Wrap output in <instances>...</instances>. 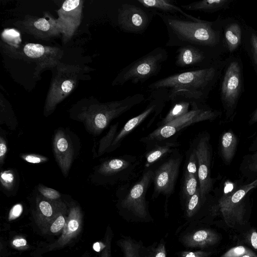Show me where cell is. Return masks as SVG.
Masks as SVG:
<instances>
[{
  "label": "cell",
  "instance_id": "cell-2",
  "mask_svg": "<svg viewBox=\"0 0 257 257\" xmlns=\"http://www.w3.org/2000/svg\"><path fill=\"white\" fill-rule=\"evenodd\" d=\"M225 63L226 59L219 58L207 68L179 72L160 79L149 84L148 88L168 89L169 101L183 98L205 103L222 74Z\"/></svg>",
  "mask_w": 257,
  "mask_h": 257
},
{
  "label": "cell",
  "instance_id": "cell-21",
  "mask_svg": "<svg viewBox=\"0 0 257 257\" xmlns=\"http://www.w3.org/2000/svg\"><path fill=\"white\" fill-rule=\"evenodd\" d=\"M222 28L225 50L233 54L242 45L244 27L238 20L228 18L222 19Z\"/></svg>",
  "mask_w": 257,
  "mask_h": 257
},
{
  "label": "cell",
  "instance_id": "cell-13",
  "mask_svg": "<svg viewBox=\"0 0 257 257\" xmlns=\"http://www.w3.org/2000/svg\"><path fill=\"white\" fill-rule=\"evenodd\" d=\"M191 145L193 147L198 159V179L201 195L207 197L213 190L215 180L211 177V170L213 150L210 135L206 131L200 133Z\"/></svg>",
  "mask_w": 257,
  "mask_h": 257
},
{
  "label": "cell",
  "instance_id": "cell-8",
  "mask_svg": "<svg viewBox=\"0 0 257 257\" xmlns=\"http://www.w3.org/2000/svg\"><path fill=\"white\" fill-rule=\"evenodd\" d=\"M168 54L164 48L159 47L122 68L112 82L113 85H122L127 82L142 83L157 75Z\"/></svg>",
  "mask_w": 257,
  "mask_h": 257
},
{
  "label": "cell",
  "instance_id": "cell-38",
  "mask_svg": "<svg viewBox=\"0 0 257 257\" xmlns=\"http://www.w3.org/2000/svg\"><path fill=\"white\" fill-rule=\"evenodd\" d=\"M21 158L25 161L32 164L43 163L48 160V158L45 156L34 154H23Z\"/></svg>",
  "mask_w": 257,
  "mask_h": 257
},
{
  "label": "cell",
  "instance_id": "cell-44",
  "mask_svg": "<svg viewBox=\"0 0 257 257\" xmlns=\"http://www.w3.org/2000/svg\"><path fill=\"white\" fill-rule=\"evenodd\" d=\"M22 210V205L21 204H17L12 208L10 213V216L12 217V218L17 217L20 215Z\"/></svg>",
  "mask_w": 257,
  "mask_h": 257
},
{
  "label": "cell",
  "instance_id": "cell-40",
  "mask_svg": "<svg viewBox=\"0 0 257 257\" xmlns=\"http://www.w3.org/2000/svg\"><path fill=\"white\" fill-rule=\"evenodd\" d=\"M153 249L150 251L148 250L147 257H166V250L163 242L159 244L155 250Z\"/></svg>",
  "mask_w": 257,
  "mask_h": 257
},
{
  "label": "cell",
  "instance_id": "cell-22",
  "mask_svg": "<svg viewBox=\"0 0 257 257\" xmlns=\"http://www.w3.org/2000/svg\"><path fill=\"white\" fill-rule=\"evenodd\" d=\"M220 239L219 234L215 231L210 229H201L184 235L182 242L188 247H206L217 244Z\"/></svg>",
  "mask_w": 257,
  "mask_h": 257
},
{
  "label": "cell",
  "instance_id": "cell-33",
  "mask_svg": "<svg viewBox=\"0 0 257 257\" xmlns=\"http://www.w3.org/2000/svg\"><path fill=\"white\" fill-rule=\"evenodd\" d=\"M246 254L252 257H257L255 252L244 245H238L232 247L220 257H241Z\"/></svg>",
  "mask_w": 257,
  "mask_h": 257
},
{
  "label": "cell",
  "instance_id": "cell-23",
  "mask_svg": "<svg viewBox=\"0 0 257 257\" xmlns=\"http://www.w3.org/2000/svg\"><path fill=\"white\" fill-rule=\"evenodd\" d=\"M144 7L153 11L155 13H160L170 15H180L187 19L196 21L199 19L184 11L181 7L172 0H137Z\"/></svg>",
  "mask_w": 257,
  "mask_h": 257
},
{
  "label": "cell",
  "instance_id": "cell-49",
  "mask_svg": "<svg viewBox=\"0 0 257 257\" xmlns=\"http://www.w3.org/2000/svg\"><path fill=\"white\" fill-rule=\"evenodd\" d=\"M93 248L94 250L97 252L100 250V244L99 242H96L93 244Z\"/></svg>",
  "mask_w": 257,
  "mask_h": 257
},
{
  "label": "cell",
  "instance_id": "cell-45",
  "mask_svg": "<svg viewBox=\"0 0 257 257\" xmlns=\"http://www.w3.org/2000/svg\"><path fill=\"white\" fill-rule=\"evenodd\" d=\"M257 122V108L251 113L248 123L249 125H252Z\"/></svg>",
  "mask_w": 257,
  "mask_h": 257
},
{
  "label": "cell",
  "instance_id": "cell-18",
  "mask_svg": "<svg viewBox=\"0 0 257 257\" xmlns=\"http://www.w3.org/2000/svg\"><path fill=\"white\" fill-rule=\"evenodd\" d=\"M24 30L37 38L48 39L61 34L57 20L49 13L42 18L27 17L22 22Z\"/></svg>",
  "mask_w": 257,
  "mask_h": 257
},
{
  "label": "cell",
  "instance_id": "cell-42",
  "mask_svg": "<svg viewBox=\"0 0 257 257\" xmlns=\"http://www.w3.org/2000/svg\"><path fill=\"white\" fill-rule=\"evenodd\" d=\"M65 219L63 216H59L53 222L51 226V231L55 233L59 231L64 226Z\"/></svg>",
  "mask_w": 257,
  "mask_h": 257
},
{
  "label": "cell",
  "instance_id": "cell-15",
  "mask_svg": "<svg viewBox=\"0 0 257 257\" xmlns=\"http://www.w3.org/2000/svg\"><path fill=\"white\" fill-rule=\"evenodd\" d=\"M83 2L81 0L65 1L57 11V22L64 43L71 38L81 23Z\"/></svg>",
  "mask_w": 257,
  "mask_h": 257
},
{
  "label": "cell",
  "instance_id": "cell-26",
  "mask_svg": "<svg viewBox=\"0 0 257 257\" xmlns=\"http://www.w3.org/2000/svg\"><path fill=\"white\" fill-rule=\"evenodd\" d=\"M194 102L183 98H176L172 100L171 107L165 117L158 123L157 127L164 126L186 114L191 110Z\"/></svg>",
  "mask_w": 257,
  "mask_h": 257
},
{
  "label": "cell",
  "instance_id": "cell-48",
  "mask_svg": "<svg viewBox=\"0 0 257 257\" xmlns=\"http://www.w3.org/2000/svg\"><path fill=\"white\" fill-rule=\"evenodd\" d=\"M13 244L16 246H25L26 243V240L24 239H16L14 240L13 242Z\"/></svg>",
  "mask_w": 257,
  "mask_h": 257
},
{
  "label": "cell",
  "instance_id": "cell-27",
  "mask_svg": "<svg viewBox=\"0 0 257 257\" xmlns=\"http://www.w3.org/2000/svg\"><path fill=\"white\" fill-rule=\"evenodd\" d=\"M199 188L198 171L184 168L180 190L181 200L183 204Z\"/></svg>",
  "mask_w": 257,
  "mask_h": 257
},
{
  "label": "cell",
  "instance_id": "cell-20",
  "mask_svg": "<svg viewBox=\"0 0 257 257\" xmlns=\"http://www.w3.org/2000/svg\"><path fill=\"white\" fill-rule=\"evenodd\" d=\"M180 144L174 138L146 145L145 168H150L177 150Z\"/></svg>",
  "mask_w": 257,
  "mask_h": 257
},
{
  "label": "cell",
  "instance_id": "cell-12",
  "mask_svg": "<svg viewBox=\"0 0 257 257\" xmlns=\"http://www.w3.org/2000/svg\"><path fill=\"white\" fill-rule=\"evenodd\" d=\"M148 100L149 103L145 109L129 119L118 132L107 153L116 150L125 137L147 119L151 116L156 117L161 114L166 103L169 101L168 89L150 90Z\"/></svg>",
  "mask_w": 257,
  "mask_h": 257
},
{
  "label": "cell",
  "instance_id": "cell-39",
  "mask_svg": "<svg viewBox=\"0 0 257 257\" xmlns=\"http://www.w3.org/2000/svg\"><path fill=\"white\" fill-rule=\"evenodd\" d=\"M39 207L41 212L44 215L50 217L52 215V205L48 200H41L39 203Z\"/></svg>",
  "mask_w": 257,
  "mask_h": 257
},
{
  "label": "cell",
  "instance_id": "cell-43",
  "mask_svg": "<svg viewBox=\"0 0 257 257\" xmlns=\"http://www.w3.org/2000/svg\"><path fill=\"white\" fill-rule=\"evenodd\" d=\"M7 152V145L5 139L0 137V164L2 166L4 163L5 156Z\"/></svg>",
  "mask_w": 257,
  "mask_h": 257
},
{
  "label": "cell",
  "instance_id": "cell-11",
  "mask_svg": "<svg viewBox=\"0 0 257 257\" xmlns=\"http://www.w3.org/2000/svg\"><path fill=\"white\" fill-rule=\"evenodd\" d=\"M183 158V155L177 150L153 169L152 199L163 195L168 199L174 193Z\"/></svg>",
  "mask_w": 257,
  "mask_h": 257
},
{
  "label": "cell",
  "instance_id": "cell-32",
  "mask_svg": "<svg viewBox=\"0 0 257 257\" xmlns=\"http://www.w3.org/2000/svg\"><path fill=\"white\" fill-rule=\"evenodd\" d=\"M118 122L111 125L106 134L100 140L97 156H101L105 153H107L118 133Z\"/></svg>",
  "mask_w": 257,
  "mask_h": 257
},
{
  "label": "cell",
  "instance_id": "cell-46",
  "mask_svg": "<svg viewBox=\"0 0 257 257\" xmlns=\"http://www.w3.org/2000/svg\"><path fill=\"white\" fill-rule=\"evenodd\" d=\"M78 223L75 220H71L68 223V228L72 231L76 230L78 227Z\"/></svg>",
  "mask_w": 257,
  "mask_h": 257
},
{
  "label": "cell",
  "instance_id": "cell-31",
  "mask_svg": "<svg viewBox=\"0 0 257 257\" xmlns=\"http://www.w3.org/2000/svg\"><path fill=\"white\" fill-rule=\"evenodd\" d=\"M122 245L124 257H147V249L143 248V246L139 244L135 240L124 239Z\"/></svg>",
  "mask_w": 257,
  "mask_h": 257
},
{
  "label": "cell",
  "instance_id": "cell-50",
  "mask_svg": "<svg viewBox=\"0 0 257 257\" xmlns=\"http://www.w3.org/2000/svg\"><path fill=\"white\" fill-rule=\"evenodd\" d=\"M241 257H252V256L251 255H248V254H246V255H244L242 256H241Z\"/></svg>",
  "mask_w": 257,
  "mask_h": 257
},
{
  "label": "cell",
  "instance_id": "cell-35",
  "mask_svg": "<svg viewBox=\"0 0 257 257\" xmlns=\"http://www.w3.org/2000/svg\"><path fill=\"white\" fill-rule=\"evenodd\" d=\"M243 241L257 252V230L251 228L243 234Z\"/></svg>",
  "mask_w": 257,
  "mask_h": 257
},
{
  "label": "cell",
  "instance_id": "cell-17",
  "mask_svg": "<svg viewBox=\"0 0 257 257\" xmlns=\"http://www.w3.org/2000/svg\"><path fill=\"white\" fill-rule=\"evenodd\" d=\"M23 52L26 56L36 63L40 71L57 66L63 55V51L57 47L36 43L27 44L24 47Z\"/></svg>",
  "mask_w": 257,
  "mask_h": 257
},
{
  "label": "cell",
  "instance_id": "cell-41",
  "mask_svg": "<svg viewBox=\"0 0 257 257\" xmlns=\"http://www.w3.org/2000/svg\"><path fill=\"white\" fill-rule=\"evenodd\" d=\"M213 253V251H185L181 253L182 257H209Z\"/></svg>",
  "mask_w": 257,
  "mask_h": 257
},
{
  "label": "cell",
  "instance_id": "cell-9",
  "mask_svg": "<svg viewBox=\"0 0 257 257\" xmlns=\"http://www.w3.org/2000/svg\"><path fill=\"white\" fill-rule=\"evenodd\" d=\"M156 16L137 0H122L116 9L115 22L123 32L143 34Z\"/></svg>",
  "mask_w": 257,
  "mask_h": 257
},
{
  "label": "cell",
  "instance_id": "cell-34",
  "mask_svg": "<svg viewBox=\"0 0 257 257\" xmlns=\"http://www.w3.org/2000/svg\"><path fill=\"white\" fill-rule=\"evenodd\" d=\"M20 33L14 29H6L2 34L4 41L12 46L18 47L21 42Z\"/></svg>",
  "mask_w": 257,
  "mask_h": 257
},
{
  "label": "cell",
  "instance_id": "cell-3",
  "mask_svg": "<svg viewBox=\"0 0 257 257\" xmlns=\"http://www.w3.org/2000/svg\"><path fill=\"white\" fill-rule=\"evenodd\" d=\"M144 100V94L136 93L121 100L105 103L96 102L82 106L72 117L82 122L89 133L98 136L113 119L140 104Z\"/></svg>",
  "mask_w": 257,
  "mask_h": 257
},
{
  "label": "cell",
  "instance_id": "cell-1",
  "mask_svg": "<svg viewBox=\"0 0 257 257\" xmlns=\"http://www.w3.org/2000/svg\"><path fill=\"white\" fill-rule=\"evenodd\" d=\"M164 23L168 36L167 47L193 46L216 58L225 51L220 17L213 21H194L180 15L156 13Z\"/></svg>",
  "mask_w": 257,
  "mask_h": 257
},
{
  "label": "cell",
  "instance_id": "cell-4",
  "mask_svg": "<svg viewBox=\"0 0 257 257\" xmlns=\"http://www.w3.org/2000/svg\"><path fill=\"white\" fill-rule=\"evenodd\" d=\"M243 90L242 61L239 57L230 56L226 59L220 83V96L224 113V123L231 122L234 119Z\"/></svg>",
  "mask_w": 257,
  "mask_h": 257
},
{
  "label": "cell",
  "instance_id": "cell-14",
  "mask_svg": "<svg viewBox=\"0 0 257 257\" xmlns=\"http://www.w3.org/2000/svg\"><path fill=\"white\" fill-rule=\"evenodd\" d=\"M140 164L136 156L124 155L106 160L98 167L97 172L103 183L127 182L135 177Z\"/></svg>",
  "mask_w": 257,
  "mask_h": 257
},
{
  "label": "cell",
  "instance_id": "cell-30",
  "mask_svg": "<svg viewBox=\"0 0 257 257\" xmlns=\"http://www.w3.org/2000/svg\"><path fill=\"white\" fill-rule=\"evenodd\" d=\"M209 196L203 197L200 188L184 204L185 214L187 217L191 218L197 213L202 207L207 202Z\"/></svg>",
  "mask_w": 257,
  "mask_h": 257
},
{
  "label": "cell",
  "instance_id": "cell-19",
  "mask_svg": "<svg viewBox=\"0 0 257 257\" xmlns=\"http://www.w3.org/2000/svg\"><path fill=\"white\" fill-rule=\"evenodd\" d=\"M53 149L57 161L64 176L68 175L74 156V148L71 140L66 132L59 129L53 138Z\"/></svg>",
  "mask_w": 257,
  "mask_h": 257
},
{
  "label": "cell",
  "instance_id": "cell-28",
  "mask_svg": "<svg viewBox=\"0 0 257 257\" xmlns=\"http://www.w3.org/2000/svg\"><path fill=\"white\" fill-rule=\"evenodd\" d=\"M257 74V32L252 27L244 25L242 45Z\"/></svg>",
  "mask_w": 257,
  "mask_h": 257
},
{
  "label": "cell",
  "instance_id": "cell-5",
  "mask_svg": "<svg viewBox=\"0 0 257 257\" xmlns=\"http://www.w3.org/2000/svg\"><path fill=\"white\" fill-rule=\"evenodd\" d=\"M153 178V168H145L138 180L119 187L117 191L118 205L124 215L145 220L150 218L146 196Z\"/></svg>",
  "mask_w": 257,
  "mask_h": 257
},
{
  "label": "cell",
  "instance_id": "cell-47",
  "mask_svg": "<svg viewBox=\"0 0 257 257\" xmlns=\"http://www.w3.org/2000/svg\"><path fill=\"white\" fill-rule=\"evenodd\" d=\"M248 151L250 153L257 152V136L254 138L250 144L248 148Z\"/></svg>",
  "mask_w": 257,
  "mask_h": 257
},
{
  "label": "cell",
  "instance_id": "cell-24",
  "mask_svg": "<svg viewBox=\"0 0 257 257\" xmlns=\"http://www.w3.org/2000/svg\"><path fill=\"white\" fill-rule=\"evenodd\" d=\"M238 138L231 129L224 131L219 140V151L222 160L226 165L231 164L235 156Z\"/></svg>",
  "mask_w": 257,
  "mask_h": 257
},
{
  "label": "cell",
  "instance_id": "cell-7",
  "mask_svg": "<svg viewBox=\"0 0 257 257\" xmlns=\"http://www.w3.org/2000/svg\"><path fill=\"white\" fill-rule=\"evenodd\" d=\"M221 111L214 109L206 103L195 101L191 110L186 114L155 130L140 141L146 145L173 138L183 130L194 123L204 121H213L219 117Z\"/></svg>",
  "mask_w": 257,
  "mask_h": 257
},
{
  "label": "cell",
  "instance_id": "cell-37",
  "mask_svg": "<svg viewBox=\"0 0 257 257\" xmlns=\"http://www.w3.org/2000/svg\"><path fill=\"white\" fill-rule=\"evenodd\" d=\"M38 189L44 197L50 200H56L61 196L58 191L41 184L39 185Z\"/></svg>",
  "mask_w": 257,
  "mask_h": 257
},
{
  "label": "cell",
  "instance_id": "cell-29",
  "mask_svg": "<svg viewBox=\"0 0 257 257\" xmlns=\"http://www.w3.org/2000/svg\"><path fill=\"white\" fill-rule=\"evenodd\" d=\"M239 170L241 175L249 182L256 179L257 178V152L243 156Z\"/></svg>",
  "mask_w": 257,
  "mask_h": 257
},
{
  "label": "cell",
  "instance_id": "cell-25",
  "mask_svg": "<svg viewBox=\"0 0 257 257\" xmlns=\"http://www.w3.org/2000/svg\"><path fill=\"white\" fill-rule=\"evenodd\" d=\"M233 0H202L181 5V8L191 11L213 13L230 8Z\"/></svg>",
  "mask_w": 257,
  "mask_h": 257
},
{
  "label": "cell",
  "instance_id": "cell-6",
  "mask_svg": "<svg viewBox=\"0 0 257 257\" xmlns=\"http://www.w3.org/2000/svg\"><path fill=\"white\" fill-rule=\"evenodd\" d=\"M256 187L257 178L224 193L211 206L212 213L221 215L225 223L231 228L243 225L247 210V196Z\"/></svg>",
  "mask_w": 257,
  "mask_h": 257
},
{
  "label": "cell",
  "instance_id": "cell-10",
  "mask_svg": "<svg viewBox=\"0 0 257 257\" xmlns=\"http://www.w3.org/2000/svg\"><path fill=\"white\" fill-rule=\"evenodd\" d=\"M57 68L46 98L44 110L45 116L50 115L57 104L69 95L81 76V69L78 65H59Z\"/></svg>",
  "mask_w": 257,
  "mask_h": 257
},
{
  "label": "cell",
  "instance_id": "cell-16",
  "mask_svg": "<svg viewBox=\"0 0 257 257\" xmlns=\"http://www.w3.org/2000/svg\"><path fill=\"white\" fill-rule=\"evenodd\" d=\"M175 65L181 68H207L219 58L193 46L179 47L176 51Z\"/></svg>",
  "mask_w": 257,
  "mask_h": 257
},
{
  "label": "cell",
  "instance_id": "cell-36",
  "mask_svg": "<svg viewBox=\"0 0 257 257\" xmlns=\"http://www.w3.org/2000/svg\"><path fill=\"white\" fill-rule=\"evenodd\" d=\"M15 178L12 170L2 172L1 174V183L3 186L7 190H10L15 183Z\"/></svg>",
  "mask_w": 257,
  "mask_h": 257
}]
</instances>
